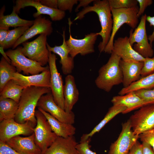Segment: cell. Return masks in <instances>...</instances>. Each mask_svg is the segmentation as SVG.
<instances>
[{
	"label": "cell",
	"mask_w": 154,
	"mask_h": 154,
	"mask_svg": "<svg viewBox=\"0 0 154 154\" xmlns=\"http://www.w3.org/2000/svg\"><path fill=\"white\" fill-rule=\"evenodd\" d=\"M69 37L66 43L71 56L74 58L78 54L85 56L95 52L94 45L98 36L97 33H91L85 35L82 39L74 38L71 35V26L72 24L70 18H68Z\"/></svg>",
	"instance_id": "9c48e42d"
},
{
	"label": "cell",
	"mask_w": 154,
	"mask_h": 154,
	"mask_svg": "<svg viewBox=\"0 0 154 154\" xmlns=\"http://www.w3.org/2000/svg\"><path fill=\"white\" fill-rule=\"evenodd\" d=\"M113 19V25L111 37L104 51L106 53H112L115 36L120 28L126 23L133 29H135L138 23L137 13L139 7L111 9Z\"/></svg>",
	"instance_id": "277c9868"
},
{
	"label": "cell",
	"mask_w": 154,
	"mask_h": 154,
	"mask_svg": "<svg viewBox=\"0 0 154 154\" xmlns=\"http://www.w3.org/2000/svg\"><path fill=\"white\" fill-rule=\"evenodd\" d=\"M141 72V78L154 73V58H146Z\"/></svg>",
	"instance_id": "836d02e7"
},
{
	"label": "cell",
	"mask_w": 154,
	"mask_h": 154,
	"mask_svg": "<svg viewBox=\"0 0 154 154\" xmlns=\"http://www.w3.org/2000/svg\"><path fill=\"white\" fill-rule=\"evenodd\" d=\"M78 1L77 0H57L58 9L64 11H68L71 13L74 5Z\"/></svg>",
	"instance_id": "8d00e7d4"
},
{
	"label": "cell",
	"mask_w": 154,
	"mask_h": 154,
	"mask_svg": "<svg viewBox=\"0 0 154 154\" xmlns=\"http://www.w3.org/2000/svg\"><path fill=\"white\" fill-rule=\"evenodd\" d=\"M35 126L29 122L18 123L13 118L4 120L0 123V141L5 142L20 135L29 136L34 133Z\"/></svg>",
	"instance_id": "7c38bea8"
},
{
	"label": "cell",
	"mask_w": 154,
	"mask_h": 154,
	"mask_svg": "<svg viewBox=\"0 0 154 154\" xmlns=\"http://www.w3.org/2000/svg\"><path fill=\"white\" fill-rule=\"evenodd\" d=\"M17 72L15 67L2 56L0 61V92L7 83L12 80L13 74Z\"/></svg>",
	"instance_id": "4dcf8cb0"
},
{
	"label": "cell",
	"mask_w": 154,
	"mask_h": 154,
	"mask_svg": "<svg viewBox=\"0 0 154 154\" xmlns=\"http://www.w3.org/2000/svg\"><path fill=\"white\" fill-rule=\"evenodd\" d=\"M52 22L40 15L35 18L33 25L27 30L12 48L14 49L23 42L38 34H45L47 36L53 31Z\"/></svg>",
	"instance_id": "2e32d148"
},
{
	"label": "cell",
	"mask_w": 154,
	"mask_h": 154,
	"mask_svg": "<svg viewBox=\"0 0 154 154\" xmlns=\"http://www.w3.org/2000/svg\"><path fill=\"white\" fill-rule=\"evenodd\" d=\"M111 102L114 106H121L126 107L122 114H126L142 106L149 104L138 96L134 92H129L123 95L113 97Z\"/></svg>",
	"instance_id": "603a6c76"
},
{
	"label": "cell",
	"mask_w": 154,
	"mask_h": 154,
	"mask_svg": "<svg viewBox=\"0 0 154 154\" xmlns=\"http://www.w3.org/2000/svg\"><path fill=\"white\" fill-rule=\"evenodd\" d=\"M127 109L126 107L121 106H114L110 107L104 118L89 133L83 134L81 137L80 142L86 141L96 133L98 132L110 120L118 114L122 113Z\"/></svg>",
	"instance_id": "4316f807"
},
{
	"label": "cell",
	"mask_w": 154,
	"mask_h": 154,
	"mask_svg": "<svg viewBox=\"0 0 154 154\" xmlns=\"http://www.w3.org/2000/svg\"><path fill=\"white\" fill-rule=\"evenodd\" d=\"M111 9L129 8L137 6V0H108Z\"/></svg>",
	"instance_id": "d6a6232c"
},
{
	"label": "cell",
	"mask_w": 154,
	"mask_h": 154,
	"mask_svg": "<svg viewBox=\"0 0 154 154\" xmlns=\"http://www.w3.org/2000/svg\"><path fill=\"white\" fill-rule=\"evenodd\" d=\"M93 2L92 6L89 5L78 13L74 21L82 19L90 12H94L97 14L101 27V31L97 33L102 38L98 48L100 53H102L104 52L111 37L113 23L112 16L108 0H96Z\"/></svg>",
	"instance_id": "6da1fadb"
},
{
	"label": "cell",
	"mask_w": 154,
	"mask_h": 154,
	"mask_svg": "<svg viewBox=\"0 0 154 154\" xmlns=\"http://www.w3.org/2000/svg\"><path fill=\"white\" fill-rule=\"evenodd\" d=\"M50 73L49 69L39 74L26 76L17 72L13 75L12 80L25 88L31 86L50 87Z\"/></svg>",
	"instance_id": "e0dca14e"
},
{
	"label": "cell",
	"mask_w": 154,
	"mask_h": 154,
	"mask_svg": "<svg viewBox=\"0 0 154 154\" xmlns=\"http://www.w3.org/2000/svg\"><path fill=\"white\" fill-rule=\"evenodd\" d=\"M38 109L46 117L52 131L58 137L66 138L75 134L76 129L73 124L61 121L40 108Z\"/></svg>",
	"instance_id": "d4e9b609"
},
{
	"label": "cell",
	"mask_w": 154,
	"mask_h": 154,
	"mask_svg": "<svg viewBox=\"0 0 154 154\" xmlns=\"http://www.w3.org/2000/svg\"><path fill=\"white\" fill-rule=\"evenodd\" d=\"M10 147L21 154H42V152L36 144L35 134L25 137L18 135L5 142Z\"/></svg>",
	"instance_id": "d6986e66"
},
{
	"label": "cell",
	"mask_w": 154,
	"mask_h": 154,
	"mask_svg": "<svg viewBox=\"0 0 154 154\" xmlns=\"http://www.w3.org/2000/svg\"><path fill=\"white\" fill-rule=\"evenodd\" d=\"M37 106L61 121L72 124L74 123V113L72 112H67L58 106L54 101L51 93L42 96L39 99Z\"/></svg>",
	"instance_id": "5bb4252c"
},
{
	"label": "cell",
	"mask_w": 154,
	"mask_h": 154,
	"mask_svg": "<svg viewBox=\"0 0 154 154\" xmlns=\"http://www.w3.org/2000/svg\"><path fill=\"white\" fill-rule=\"evenodd\" d=\"M5 9V6L4 5L0 10V29L9 30L10 27H30L33 25L34 20H28L21 19L13 10L11 14L4 15Z\"/></svg>",
	"instance_id": "484cf974"
},
{
	"label": "cell",
	"mask_w": 154,
	"mask_h": 154,
	"mask_svg": "<svg viewBox=\"0 0 154 154\" xmlns=\"http://www.w3.org/2000/svg\"><path fill=\"white\" fill-rule=\"evenodd\" d=\"M122 126L117 139L110 146L108 154H127L139 138V135L135 134L132 131L129 119L122 123Z\"/></svg>",
	"instance_id": "8fae6325"
},
{
	"label": "cell",
	"mask_w": 154,
	"mask_h": 154,
	"mask_svg": "<svg viewBox=\"0 0 154 154\" xmlns=\"http://www.w3.org/2000/svg\"><path fill=\"white\" fill-rule=\"evenodd\" d=\"M42 4L48 7L54 9H58L57 0H38Z\"/></svg>",
	"instance_id": "7bdbcfd3"
},
{
	"label": "cell",
	"mask_w": 154,
	"mask_h": 154,
	"mask_svg": "<svg viewBox=\"0 0 154 154\" xmlns=\"http://www.w3.org/2000/svg\"><path fill=\"white\" fill-rule=\"evenodd\" d=\"M153 58H154V56H153Z\"/></svg>",
	"instance_id": "681fc988"
},
{
	"label": "cell",
	"mask_w": 154,
	"mask_h": 154,
	"mask_svg": "<svg viewBox=\"0 0 154 154\" xmlns=\"http://www.w3.org/2000/svg\"><path fill=\"white\" fill-rule=\"evenodd\" d=\"M18 106V103L14 100L0 96V122L14 119Z\"/></svg>",
	"instance_id": "f1b7e54d"
},
{
	"label": "cell",
	"mask_w": 154,
	"mask_h": 154,
	"mask_svg": "<svg viewBox=\"0 0 154 154\" xmlns=\"http://www.w3.org/2000/svg\"></svg>",
	"instance_id": "f907efd6"
},
{
	"label": "cell",
	"mask_w": 154,
	"mask_h": 154,
	"mask_svg": "<svg viewBox=\"0 0 154 154\" xmlns=\"http://www.w3.org/2000/svg\"><path fill=\"white\" fill-rule=\"evenodd\" d=\"M143 62L125 61L121 59L119 66L122 73L123 88L129 86L140 78Z\"/></svg>",
	"instance_id": "44dd1931"
},
{
	"label": "cell",
	"mask_w": 154,
	"mask_h": 154,
	"mask_svg": "<svg viewBox=\"0 0 154 154\" xmlns=\"http://www.w3.org/2000/svg\"><path fill=\"white\" fill-rule=\"evenodd\" d=\"M131 129L135 135L154 127V103L144 106L134 112L130 117Z\"/></svg>",
	"instance_id": "30bf717a"
},
{
	"label": "cell",
	"mask_w": 154,
	"mask_h": 154,
	"mask_svg": "<svg viewBox=\"0 0 154 154\" xmlns=\"http://www.w3.org/2000/svg\"><path fill=\"white\" fill-rule=\"evenodd\" d=\"M25 88L11 80L5 85L0 92V96L3 98L11 99L19 103Z\"/></svg>",
	"instance_id": "f546056e"
},
{
	"label": "cell",
	"mask_w": 154,
	"mask_h": 154,
	"mask_svg": "<svg viewBox=\"0 0 154 154\" xmlns=\"http://www.w3.org/2000/svg\"><path fill=\"white\" fill-rule=\"evenodd\" d=\"M63 94L64 110L67 112H71L74 106L78 100L79 93L74 78L70 74L67 75L65 78Z\"/></svg>",
	"instance_id": "cb8c5ba5"
},
{
	"label": "cell",
	"mask_w": 154,
	"mask_h": 154,
	"mask_svg": "<svg viewBox=\"0 0 154 154\" xmlns=\"http://www.w3.org/2000/svg\"><path fill=\"white\" fill-rule=\"evenodd\" d=\"M78 144L74 136L66 138L58 137L42 154H79L76 148Z\"/></svg>",
	"instance_id": "7402d4cb"
},
{
	"label": "cell",
	"mask_w": 154,
	"mask_h": 154,
	"mask_svg": "<svg viewBox=\"0 0 154 154\" xmlns=\"http://www.w3.org/2000/svg\"><path fill=\"white\" fill-rule=\"evenodd\" d=\"M29 26H23L16 27L9 30L7 37L3 43L0 45L4 49L13 46L18 39L30 27Z\"/></svg>",
	"instance_id": "1f68e13d"
},
{
	"label": "cell",
	"mask_w": 154,
	"mask_h": 154,
	"mask_svg": "<svg viewBox=\"0 0 154 154\" xmlns=\"http://www.w3.org/2000/svg\"><path fill=\"white\" fill-rule=\"evenodd\" d=\"M147 15H142L140 22L133 32L131 29L129 37L131 45L137 53L145 58H151L154 51L152 46L148 42L146 29Z\"/></svg>",
	"instance_id": "52a82bcc"
},
{
	"label": "cell",
	"mask_w": 154,
	"mask_h": 154,
	"mask_svg": "<svg viewBox=\"0 0 154 154\" xmlns=\"http://www.w3.org/2000/svg\"><path fill=\"white\" fill-rule=\"evenodd\" d=\"M0 154H21L5 142L0 141Z\"/></svg>",
	"instance_id": "f35d334b"
},
{
	"label": "cell",
	"mask_w": 154,
	"mask_h": 154,
	"mask_svg": "<svg viewBox=\"0 0 154 154\" xmlns=\"http://www.w3.org/2000/svg\"><path fill=\"white\" fill-rule=\"evenodd\" d=\"M65 30H63L62 36L63 38L62 44L60 46H50L47 42L46 46L48 51L58 55L60 57V63L61 65V69L63 73L66 75L70 74L74 67V58L69 54L68 48L66 43L65 38Z\"/></svg>",
	"instance_id": "ffe728a7"
},
{
	"label": "cell",
	"mask_w": 154,
	"mask_h": 154,
	"mask_svg": "<svg viewBox=\"0 0 154 154\" xmlns=\"http://www.w3.org/2000/svg\"><path fill=\"white\" fill-rule=\"evenodd\" d=\"M143 154H154V151L151 146L149 144L142 142Z\"/></svg>",
	"instance_id": "ee69618b"
},
{
	"label": "cell",
	"mask_w": 154,
	"mask_h": 154,
	"mask_svg": "<svg viewBox=\"0 0 154 154\" xmlns=\"http://www.w3.org/2000/svg\"><path fill=\"white\" fill-rule=\"evenodd\" d=\"M48 63L50 73V87L51 93L57 104L64 110V86L62 75L56 66V56L49 51Z\"/></svg>",
	"instance_id": "4fadbf2b"
},
{
	"label": "cell",
	"mask_w": 154,
	"mask_h": 154,
	"mask_svg": "<svg viewBox=\"0 0 154 154\" xmlns=\"http://www.w3.org/2000/svg\"><path fill=\"white\" fill-rule=\"evenodd\" d=\"M139 5V7L137 13V16L139 17L142 15L146 8L151 5L153 2L152 0H137Z\"/></svg>",
	"instance_id": "ab89813d"
},
{
	"label": "cell",
	"mask_w": 154,
	"mask_h": 154,
	"mask_svg": "<svg viewBox=\"0 0 154 154\" xmlns=\"http://www.w3.org/2000/svg\"><path fill=\"white\" fill-rule=\"evenodd\" d=\"M90 141L91 138H90L86 141H80L77 144L76 148L79 154H97L90 149L91 145H89Z\"/></svg>",
	"instance_id": "74e56055"
},
{
	"label": "cell",
	"mask_w": 154,
	"mask_h": 154,
	"mask_svg": "<svg viewBox=\"0 0 154 154\" xmlns=\"http://www.w3.org/2000/svg\"><path fill=\"white\" fill-rule=\"evenodd\" d=\"M129 152L130 154H143L142 143L137 140L132 146Z\"/></svg>",
	"instance_id": "60d3db41"
},
{
	"label": "cell",
	"mask_w": 154,
	"mask_h": 154,
	"mask_svg": "<svg viewBox=\"0 0 154 154\" xmlns=\"http://www.w3.org/2000/svg\"><path fill=\"white\" fill-rule=\"evenodd\" d=\"M21 46L14 49H9L6 53L11 60V64L16 68L17 72H23L25 75H34L40 74L49 69V66H42L38 62L25 56L21 50Z\"/></svg>",
	"instance_id": "8992f818"
},
{
	"label": "cell",
	"mask_w": 154,
	"mask_h": 154,
	"mask_svg": "<svg viewBox=\"0 0 154 154\" xmlns=\"http://www.w3.org/2000/svg\"><path fill=\"white\" fill-rule=\"evenodd\" d=\"M121 59L112 52L107 62L98 71V75L95 80L97 88L108 92L114 86L122 83L123 77L119 66Z\"/></svg>",
	"instance_id": "3957f363"
},
{
	"label": "cell",
	"mask_w": 154,
	"mask_h": 154,
	"mask_svg": "<svg viewBox=\"0 0 154 154\" xmlns=\"http://www.w3.org/2000/svg\"><path fill=\"white\" fill-rule=\"evenodd\" d=\"M9 30L0 29V45L5 41L8 35Z\"/></svg>",
	"instance_id": "bcb514c9"
},
{
	"label": "cell",
	"mask_w": 154,
	"mask_h": 154,
	"mask_svg": "<svg viewBox=\"0 0 154 154\" xmlns=\"http://www.w3.org/2000/svg\"><path fill=\"white\" fill-rule=\"evenodd\" d=\"M35 116L37 123L34 130L35 141L43 153L54 142L58 136L52 131L46 117L38 110H36Z\"/></svg>",
	"instance_id": "5b68a950"
},
{
	"label": "cell",
	"mask_w": 154,
	"mask_h": 154,
	"mask_svg": "<svg viewBox=\"0 0 154 154\" xmlns=\"http://www.w3.org/2000/svg\"><path fill=\"white\" fill-rule=\"evenodd\" d=\"M134 92L137 95L149 104L154 103V88L140 90Z\"/></svg>",
	"instance_id": "e575fe53"
},
{
	"label": "cell",
	"mask_w": 154,
	"mask_h": 154,
	"mask_svg": "<svg viewBox=\"0 0 154 154\" xmlns=\"http://www.w3.org/2000/svg\"><path fill=\"white\" fill-rule=\"evenodd\" d=\"M94 0H78L79 3L75 9V11L77 12L79 11V9L81 7H83L85 8L89 6V5L91 2H93Z\"/></svg>",
	"instance_id": "f6af8a7d"
},
{
	"label": "cell",
	"mask_w": 154,
	"mask_h": 154,
	"mask_svg": "<svg viewBox=\"0 0 154 154\" xmlns=\"http://www.w3.org/2000/svg\"><path fill=\"white\" fill-rule=\"evenodd\" d=\"M47 35H40L33 40L22 43L21 50L26 57L44 66L48 63V51L46 46Z\"/></svg>",
	"instance_id": "ba28073f"
},
{
	"label": "cell",
	"mask_w": 154,
	"mask_h": 154,
	"mask_svg": "<svg viewBox=\"0 0 154 154\" xmlns=\"http://www.w3.org/2000/svg\"><path fill=\"white\" fill-rule=\"evenodd\" d=\"M112 52L125 61L143 62L145 59L134 50L129 37L126 36L119 37L114 40Z\"/></svg>",
	"instance_id": "ac0fdd59"
},
{
	"label": "cell",
	"mask_w": 154,
	"mask_h": 154,
	"mask_svg": "<svg viewBox=\"0 0 154 154\" xmlns=\"http://www.w3.org/2000/svg\"><path fill=\"white\" fill-rule=\"evenodd\" d=\"M127 154H130V153L129 152L127 153Z\"/></svg>",
	"instance_id": "c3c4849f"
},
{
	"label": "cell",
	"mask_w": 154,
	"mask_h": 154,
	"mask_svg": "<svg viewBox=\"0 0 154 154\" xmlns=\"http://www.w3.org/2000/svg\"><path fill=\"white\" fill-rule=\"evenodd\" d=\"M154 88V73L142 77L129 86L123 88L118 92L119 95H123L129 92L141 89H150Z\"/></svg>",
	"instance_id": "83f0119b"
},
{
	"label": "cell",
	"mask_w": 154,
	"mask_h": 154,
	"mask_svg": "<svg viewBox=\"0 0 154 154\" xmlns=\"http://www.w3.org/2000/svg\"><path fill=\"white\" fill-rule=\"evenodd\" d=\"M146 20L149 23L150 26H153L154 27L153 31L152 34L148 36V39L149 41V43L152 46L153 43L154 42V16L152 17L150 16H147Z\"/></svg>",
	"instance_id": "b9f144b4"
},
{
	"label": "cell",
	"mask_w": 154,
	"mask_h": 154,
	"mask_svg": "<svg viewBox=\"0 0 154 154\" xmlns=\"http://www.w3.org/2000/svg\"><path fill=\"white\" fill-rule=\"evenodd\" d=\"M139 138L150 145L154 151V127L139 134Z\"/></svg>",
	"instance_id": "d590c367"
},
{
	"label": "cell",
	"mask_w": 154,
	"mask_h": 154,
	"mask_svg": "<svg viewBox=\"0 0 154 154\" xmlns=\"http://www.w3.org/2000/svg\"><path fill=\"white\" fill-rule=\"evenodd\" d=\"M4 49L1 47H0V52L4 58L9 63L11 64V61L9 58L8 56L7 55L6 52L4 51Z\"/></svg>",
	"instance_id": "7dc6e473"
},
{
	"label": "cell",
	"mask_w": 154,
	"mask_h": 154,
	"mask_svg": "<svg viewBox=\"0 0 154 154\" xmlns=\"http://www.w3.org/2000/svg\"><path fill=\"white\" fill-rule=\"evenodd\" d=\"M29 6L34 7L36 9L37 12L33 15V17L35 18L42 15H46L50 16L52 21H57L62 20L66 15L65 11L58 9L48 7L42 4L38 0H16L13 10L18 14L21 9Z\"/></svg>",
	"instance_id": "9a60e30c"
},
{
	"label": "cell",
	"mask_w": 154,
	"mask_h": 154,
	"mask_svg": "<svg viewBox=\"0 0 154 154\" xmlns=\"http://www.w3.org/2000/svg\"><path fill=\"white\" fill-rule=\"evenodd\" d=\"M50 93L49 88L31 86L25 88L18 103L15 121L21 123L29 122L36 126L35 108L38 102L42 96Z\"/></svg>",
	"instance_id": "7a4b0ae2"
}]
</instances>
